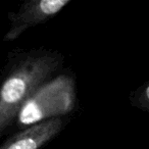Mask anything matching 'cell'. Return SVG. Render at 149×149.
Returning <instances> with one entry per match:
<instances>
[{
  "mask_svg": "<svg viewBox=\"0 0 149 149\" xmlns=\"http://www.w3.org/2000/svg\"><path fill=\"white\" fill-rule=\"evenodd\" d=\"M63 63L60 52L46 48H17L7 53L0 74V138L32 94L61 72Z\"/></svg>",
  "mask_w": 149,
  "mask_h": 149,
  "instance_id": "6da1fadb",
  "label": "cell"
},
{
  "mask_svg": "<svg viewBox=\"0 0 149 149\" xmlns=\"http://www.w3.org/2000/svg\"><path fill=\"white\" fill-rule=\"evenodd\" d=\"M78 104L77 82L70 72H59L42 84L21 108L13 126L19 130L50 118H63Z\"/></svg>",
  "mask_w": 149,
  "mask_h": 149,
  "instance_id": "7a4b0ae2",
  "label": "cell"
},
{
  "mask_svg": "<svg viewBox=\"0 0 149 149\" xmlns=\"http://www.w3.org/2000/svg\"><path fill=\"white\" fill-rule=\"evenodd\" d=\"M70 2L72 0H28L23 2L17 11L7 13L8 30L3 41H15L30 28L47 23Z\"/></svg>",
  "mask_w": 149,
  "mask_h": 149,
  "instance_id": "3957f363",
  "label": "cell"
},
{
  "mask_svg": "<svg viewBox=\"0 0 149 149\" xmlns=\"http://www.w3.org/2000/svg\"><path fill=\"white\" fill-rule=\"evenodd\" d=\"M70 118H50L19 130L0 144V149H42L70 124Z\"/></svg>",
  "mask_w": 149,
  "mask_h": 149,
  "instance_id": "277c9868",
  "label": "cell"
},
{
  "mask_svg": "<svg viewBox=\"0 0 149 149\" xmlns=\"http://www.w3.org/2000/svg\"><path fill=\"white\" fill-rule=\"evenodd\" d=\"M130 103L132 106L142 110L144 112L149 111V83L146 82L137 89L130 93Z\"/></svg>",
  "mask_w": 149,
  "mask_h": 149,
  "instance_id": "5b68a950",
  "label": "cell"
}]
</instances>
